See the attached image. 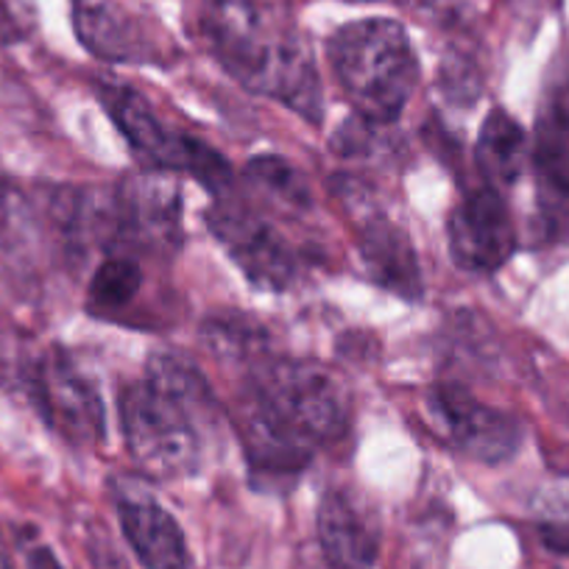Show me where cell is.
<instances>
[{
  "instance_id": "1",
  "label": "cell",
  "mask_w": 569,
  "mask_h": 569,
  "mask_svg": "<svg viewBox=\"0 0 569 569\" xmlns=\"http://www.w3.org/2000/svg\"><path fill=\"white\" fill-rule=\"evenodd\" d=\"M126 450L149 478L177 480L201 463V427L212 425L216 399L201 371L179 352H157L146 380L120 393Z\"/></svg>"
},
{
  "instance_id": "2",
  "label": "cell",
  "mask_w": 569,
  "mask_h": 569,
  "mask_svg": "<svg viewBox=\"0 0 569 569\" xmlns=\"http://www.w3.org/2000/svg\"><path fill=\"white\" fill-rule=\"evenodd\" d=\"M327 53L355 112L371 123H397L421 76L408 31L388 18L355 20L332 34Z\"/></svg>"
},
{
  "instance_id": "3",
  "label": "cell",
  "mask_w": 569,
  "mask_h": 569,
  "mask_svg": "<svg viewBox=\"0 0 569 569\" xmlns=\"http://www.w3.org/2000/svg\"><path fill=\"white\" fill-rule=\"evenodd\" d=\"M254 391L282 425L313 447L349 430L347 386L316 360H273L257 375Z\"/></svg>"
},
{
  "instance_id": "4",
  "label": "cell",
  "mask_w": 569,
  "mask_h": 569,
  "mask_svg": "<svg viewBox=\"0 0 569 569\" xmlns=\"http://www.w3.org/2000/svg\"><path fill=\"white\" fill-rule=\"evenodd\" d=\"M98 98H101L112 123L120 129V134L126 137L131 151L146 166L166 173L184 171L199 179L212 193L223 196V190L232 182V168L216 149H210L207 142L196 140V137L171 134L160 123L151 103L129 87L107 81V84H98Z\"/></svg>"
},
{
  "instance_id": "5",
  "label": "cell",
  "mask_w": 569,
  "mask_h": 569,
  "mask_svg": "<svg viewBox=\"0 0 569 569\" xmlns=\"http://www.w3.org/2000/svg\"><path fill=\"white\" fill-rule=\"evenodd\" d=\"M427 419L436 433L478 463H506L522 447V425L517 416L480 402L458 382H439L427 391Z\"/></svg>"
},
{
  "instance_id": "6",
  "label": "cell",
  "mask_w": 569,
  "mask_h": 569,
  "mask_svg": "<svg viewBox=\"0 0 569 569\" xmlns=\"http://www.w3.org/2000/svg\"><path fill=\"white\" fill-rule=\"evenodd\" d=\"M201 26L223 70L262 92L279 40H268L260 0H201Z\"/></svg>"
},
{
  "instance_id": "7",
  "label": "cell",
  "mask_w": 569,
  "mask_h": 569,
  "mask_svg": "<svg viewBox=\"0 0 569 569\" xmlns=\"http://www.w3.org/2000/svg\"><path fill=\"white\" fill-rule=\"evenodd\" d=\"M207 227L254 288L284 291L297 277V257L282 234L273 232L249 207L218 201L207 212Z\"/></svg>"
},
{
  "instance_id": "8",
  "label": "cell",
  "mask_w": 569,
  "mask_h": 569,
  "mask_svg": "<svg viewBox=\"0 0 569 569\" xmlns=\"http://www.w3.org/2000/svg\"><path fill=\"white\" fill-rule=\"evenodd\" d=\"M447 240L456 266L469 273H491L511 260L517 249V232L497 188L489 184L467 196L452 210L447 221Z\"/></svg>"
},
{
  "instance_id": "9",
  "label": "cell",
  "mask_w": 569,
  "mask_h": 569,
  "mask_svg": "<svg viewBox=\"0 0 569 569\" xmlns=\"http://www.w3.org/2000/svg\"><path fill=\"white\" fill-rule=\"evenodd\" d=\"M37 397L46 419L73 445H92L103 436V402L90 377L64 349H51L37 366Z\"/></svg>"
},
{
  "instance_id": "10",
  "label": "cell",
  "mask_w": 569,
  "mask_h": 569,
  "mask_svg": "<svg viewBox=\"0 0 569 569\" xmlns=\"http://www.w3.org/2000/svg\"><path fill=\"white\" fill-rule=\"evenodd\" d=\"M530 160L539 182V207L552 229L569 223V76L550 84L536 120Z\"/></svg>"
},
{
  "instance_id": "11",
  "label": "cell",
  "mask_w": 569,
  "mask_h": 569,
  "mask_svg": "<svg viewBox=\"0 0 569 569\" xmlns=\"http://www.w3.org/2000/svg\"><path fill=\"white\" fill-rule=\"evenodd\" d=\"M114 201L118 218V246L129 243L151 249V246L179 243L182 229V199L179 184L166 173H137L123 179Z\"/></svg>"
},
{
  "instance_id": "12",
  "label": "cell",
  "mask_w": 569,
  "mask_h": 569,
  "mask_svg": "<svg viewBox=\"0 0 569 569\" xmlns=\"http://www.w3.org/2000/svg\"><path fill=\"white\" fill-rule=\"evenodd\" d=\"M238 433L251 475L260 483H288L310 467L313 445L293 433L288 425H282L257 397L254 388L240 402Z\"/></svg>"
},
{
  "instance_id": "13",
  "label": "cell",
  "mask_w": 569,
  "mask_h": 569,
  "mask_svg": "<svg viewBox=\"0 0 569 569\" xmlns=\"http://www.w3.org/2000/svg\"><path fill=\"white\" fill-rule=\"evenodd\" d=\"M118 519L126 541L146 569L193 567L182 528L154 497L123 489L118 495Z\"/></svg>"
},
{
  "instance_id": "14",
  "label": "cell",
  "mask_w": 569,
  "mask_h": 569,
  "mask_svg": "<svg viewBox=\"0 0 569 569\" xmlns=\"http://www.w3.org/2000/svg\"><path fill=\"white\" fill-rule=\"evenodd\" d=\"M358 249L375 284L408 299V302L421 299L419 254H416L408 232L399 223L380 216V212H371L360 223Z\"/></svg>"
},
{
  "instance_id": "15",
  "label": "cell",
  "mask_w": 569,
  "mask_h": 569,
  "mask_svg": "<svg viewBox=\"0 0 569 569\" xmlns=\"http://www.w3.org/2000/svg\"><path fill=\"white\" fill-rule=\"evenodd\" d=\"M325 556L338 569H371L380 556V533L371 519L341 491H330L316 513Z\"/></svg>"
},
{
  "instance_id": "16",
  "label": "cell",
  "mask_w": 569,
  "mask_h": 569,
  "mask_svg": "<svg viewBox=\"0 0 569 569\" xmlns=\"http://www.w3.org/2000/svg\"><path fill=\"white\" fill-rule=\"evenodd\" d=\"M262 96L277 98L310 123H321V118H325L321 76L316 68L313 51L299 34L279 37Z\"/></svg>"
},
{
  "instance_id": "17",
  "label": "cell",
  "mask_w": 569,
  "mask_h": 569,
  "mask_svg": "<svg viewBox=\"0 0 569 569\" xmlns=\"http://www.w3.org/2000/svg\"><path fill=\"white\" fill-rule=\"evenodd\" d=\"M76 31L81 46L107 62H151L154 42L126 12L107 0H84L76 7Z\"/></svg>"
},
{
  "instance_id": "18",
  "label": "cell",
  "mask_w": 569,
  "mask_h": 569,
  "mask_svg": "<svg viewBox=\"0 0 569 569\" xmlns=\"http://www.w3.org/2000/svg\"><path fill=\"white\" fill-rule=\"evenodd\" d=\"M528 134L519 126L517 118L506 109H491L480 126L478 146H475V160L480 173L491 188H508L522 177L528 166Z\"/></svg>"
},
{
  "instance_id": "19",
  "label": "cell",
  "mask_w": 569,
  "mask_h": 569,
  "mask_svg": "<svg viewBox=\"0 0 569 569\" xmlns=\"http://www.w3.org/2000/svg\"><path fill=\"white\" fill-rule=\"evenodd\" d=\"M142 288V268L131 257H107L96 268L87 288V310L96 316H112L129 308Z\"/></svg>"
},
{
  "instance_id": "20",
  "label": "cell",
  "mask_w": 569,
  "mask_h": 569,
  "mask_svg": "<svg viewBox=\"0 0 569 569\" xmlns=\"http://www.w3.org/2000/svg\"><path fill=\"white\" fill-rule=\"evenodd\" d=\"M246 177H249L262 193L271 196L277 204H282L284 210L305 212L313 204V196H310V188L308 182H305L302 171L293 168L288 160H282V157H254V160L246 166Z\"/></svg>"
},
{
  "instance_id": "21",
  "label": "cell",
  "mask_w": 569,
  "mask_h": 569,
  "mask_svg": "<svg viewBox=\"0 0 569 569\" xmlns=\"http://www.w3.org/2000/svg\"><path fill=\"white\" fill-rule=\"evenodd\" d=\"M207 347L221 358L254 360L266 355V327L251 321L249 316H212L201 327Z\"/></svg>"
},
{
  "instance_id": "22",
  "label": "cell",
  "mask_w": 569,
  "mask_h": 569,
  "mask_svg": "<svg viewBox=\"0 0 569 569\" xmlns=\"http://www.w3.org/2000/svg\"><path fill=\"white\" fill-rule=\"evenodd\" d=\"M439 90L452 103H475L480 98V76L467 59H450L439 73Z\"/></svg>"
},
{
  "instance_id": "23",
  "label": "cell",
  "mask_w": 569,
  "mask_h": 569,
  "mask_svg": "<svg viewBox=\"0 0 569 569\" xmlns=\"http://www.w3.org/2000/svg\"><path fill=\"white\" fill-rule=\"evenodd\" d=\"M377 129H382L380 123H371V120L355 114L352 120L341 123V129L332 134L330 146L338 157H366L375 151L377 146Z\"/></svg>"
},
{
  "instance_id": "24",
  "label": "cell",
  "mask_w": 569,
  "mask_h": 569,
  "mask_svg": "<svg viewBox=\"0 0 569 569\" xmlns=\"http://www.w3.org/2000/svg\"><path fill=\"white\" fill-rule=\"evenodd\" d=\"M539 539L547 550L569 556V500L556 497L539 513Z\"/></svg>"
},
{
  "instance_id": "25",
  "label": "cell",
  "mask_w": 569,
  "mask_h": 569,
  "mask_svg": "<svg viewBox=\"0 0 569 569\" xmlns=\"http://www.w3.org/2000/svg\"><path fill=\"white\" fill-rule=\"evenodd\" d=\"M26 552V567L29 569H64L62 561L57 558V552L51 550L42 541H31V545L23 547Z\"/></svg>"
},
{
  "instance_id": "26",
  "label": "cell",
  "mask_w": 569,
  "mask_h": 569,
  "mask_svg": "<svg viewBox=\"0 0 569 569\" xmlns=\"http://www.w3.org/2000/svg\"><path fill=\"white\" fill-rule=\"evenodd\" d=\"M26 37V29L20 26L18 14L9 9L7 0H0V46H12Z\"/></svg>"
},
{
  "instance_id": "27",
  "label": "cell",
  "mask_w": 569,
  "mask_h": 569,
  "mask_svg": "<svg viewBox=\"0 0 569 569\" xmlns=\"http://www.w3.org/2000/svg\"><path fill=\"white\" fill-rule=\"evenodd\" d=\"M7 201H9L7 182H3V177H0V216H3V212H7Z\"/></svg>"
},
{
  "instance_id": "28",
  "label": "cell",
  "mask_w": 569,
  "mask_h": 569,
  "mask_svg": "<svg viewBox=\"0 0 569 569\" xmlns=\"http://www.w3.org/2000/svg\"><path fill=\"white\" fill-rule=\"evenodd\" d=\"M0 569H12L9 567V558H7V552H3V547H0Z\"/></svg>"
}]
</instances>
